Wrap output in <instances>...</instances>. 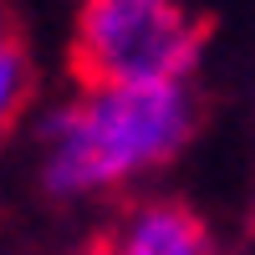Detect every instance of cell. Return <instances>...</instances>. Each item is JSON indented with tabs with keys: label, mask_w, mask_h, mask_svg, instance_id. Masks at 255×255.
I'll list each match as a JSON object with an SVG mask.
<instances>
[{
	"label": "cell",
	"mask_w": 255,
	"mask_h": 255,
	"mask_svg": "<svg viewBox=\"0 0 255 255\" xmlns=\"http://www.w3.org/2000/svg\"><path fill=\"white\" fill-rule=\"evenodd\" d=\"M194 133H199V113L184 82L77 97L67 108H56L41 128L46 194L77 199V194L118 189L138 174L174 163Z\"/></svg>",
	"instance_id": "6da1fadb"
},
{
	"label": "cell",
	"mask_w": 255,
	"mask_h": 255,
	"mask_svg": "<svg viewBox=\"0 0 255 255\" xmlns=\"http://www.w3.org/2000/svg\"><path fill=\"white\" fill-rule=\"evenodd\" d=\"M215 36V15H194L184 0H77L67 77L82 97L184 82Z\"/></svg>",
	"instance_id": "7a4b0ae2"
},
{
	"label": "cell",
	"mask_w": 255,
	"mask_h": 255,
	"mask_svg": "<svg viewBox=\"0 0 255 255\" xmlns=\"http://www.w3.org/2000/svg\"><path fill=\"white\" fill-rule=\"evenodd\" d=\"M118 255H215L204 215L189 199H148L123 230H113Z\"/></svg>",
	"instance_id": "3957f363"
},
{
	"label": "cell",
	"mask_w": 255,
	"mask_h": 255,
	"mask_svg": "<svg viewBox=\"0 0 255 255\" xmlns=\"http://www.w3.org/2000/svg\"><path fill=\"white\" fill-rule=\"evenodd\" d=\"M36 92H41V67H36L31 26L15 0H0V148L31 118Z\"/></svg>",
	"instance_id": "277c9868"
},
{
	"label": "cell",
	"mask_w": 255,
	"mask_h": 255,
	"mask_svg": "<svg viewBox=\"0 0 255 255\" xmlns=\"http://www.w3.org/2000/svg\"><path fill=\"white\" fill-rule=\"evenodd\" d=\"M82 255H118V240H113V230H97V235L82 245Z\"/></svg>",
	"instance_id": "5b68a950"
},
{
	"label": "cell",
	"mask_w": 255,
	"mask_h": 255,
	"mask_svg": "<svg viewBox=\"0 0 255 255\" xmlns=\"http://www.w3.org/2000/svg\"><path fill=\"white\" fill-rule=\"evenodd\" d=\"M250 235H255V215H250Z\"/></svg>",
	"instance_id": "8992f818"
}]
</instances>
